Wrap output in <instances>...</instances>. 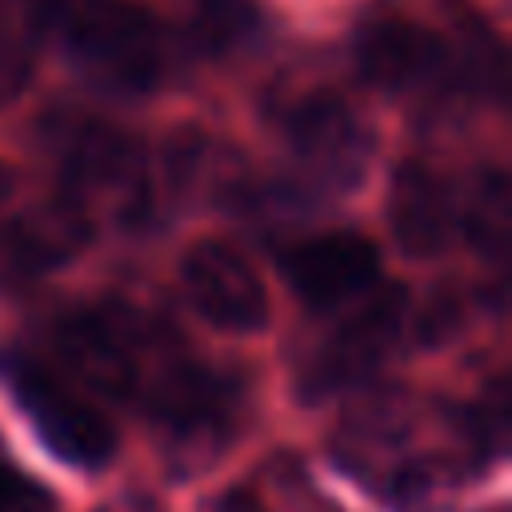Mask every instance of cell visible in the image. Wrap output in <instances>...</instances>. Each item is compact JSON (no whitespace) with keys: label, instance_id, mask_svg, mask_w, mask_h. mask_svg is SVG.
I'll return each mask as SVG.
<instances>
[{"label":"cell","instance_id":"obj_6","mask_svg":"<svg viewBox=\"0 0 512 512\" xmlns=\"http://www.w3.org/2000/svg\"><path fill=\"white\" fill-rule=\"evenodd\" d=\"M180 284L200 320L248 336L268 324V288L256 264L232 240H200L184 252Z\"/></svg>","mask_w":512,"mask_h":512},{"label":"cell","instance_id":"obj_8","mask_svg":"<svg viewBox=\"0 0 512 512\" xmlns=\"http://www.w3.org/2000/svg\"><path fill=\"white\" fill-rule=\"evenodd\" d=\"M408 316H412V308H408L404 292L376 284L364 300L344 308V324L324 340V348H316L308 384L328 392V388H344V384H356L368 372H376L388 360V352L396 348Z\"/></svg>","mask_w":512,"mask_h":512},{"label":"cell","instance_id":"obj_14","mask_svg":"<svg viewBox=\"0 0 512 512\" xmlns=\"http://www.w3.org/2000/svg\"><path fill=\"white\" fill-rule=\"evenodd\" d=\"M460 232L480 248V256L500 260L508 244V180L484 172L468 200H460Z\"/></svg>","mask_w":512,"mask_h":512},{"label":"cell","instance_id":"obj_2","mask_svg":"<svg viewBox=\"0 0 512 512\" xmlns=\"http://www.w3.org/2000/svg\"><path fill=\"white\" fill-rule=\"evenodd\" d=\"M60 376L92 392L96 400H128L144 392L152 372L176 352L164 328L120 304H88L56 324Z\"/></svg>","mask_w":512,"mask_h":512},{"label":"cell","instance_id":"obj_18","mask_svg":"<svg viewBox=\"0 0 512 512\" xmlns=\"http://www.w3.org/2000/svg\"><path fill=\"white\" fill-rule=\"evenodd\" d=\"M12 184H16V176H12V168H8V164H0V204L8 200V192H12Z\"/></svg>","mask_w":512,"mask_h":512},{"label":"cell","instance_id":"obj_4","mask_svg":"<svg viewBox=\"0 0 512 512\" xmlns=\"http://www.w3.org/2000/svg\"><path fill=\"white\" fill-rule=\"evenodd\" d=\"M16 396L36 436L72 468H104L116 456V424L104 404L52 368H28L16 380Z\"/></svg>","mask_w":512,"mask_h":512},{"label":"cell","instance_id":"obj_12","mask_svg":"<svg viewBox=\"0 0 512 512\" xmlns=\"http://www.w3.org/2000/svg\"><path fill=\"white\" fill-rule=\"evenodd\" d=\"M356 64L360 72L388 92H416L444 76L448 68V44L408 20H376L356 40Z\"/></svg>","mask_w":512,"mask_h":512},{"label":"cell","instance_id":"obj_5","mask_svg":"<svg viewBox=\"0 0 512 512\" xmlns=\"http://www.w3.org/2000/svg\"><path fill=\"white\" fill-rule=\"evenodd\" d=\"M56 160L64 172V196L92 212L96 200L132 216L148 204V172L140 148L112 124H64L56 132Z\"/></svg>","mask_w":512,"mask_h":512},{"label":"cell","instance_id":"obj_9","mask_svg":"<svg viewBox=\"0 0 512 512\" xmlns=\"http://www.w3.org/2000/svg\"><path fill=\"white\" fill-rule=\"evenodd\" d=\"M288 144L300 160V168L332 188L352 184L372 152V136L364 128V120L332 92H312L300 104H292L288 120H284Z\"/></svg>","mask_w":512,"mask_h":512},{"label":"cell","instance_id":"obj_17","mask_svg":"<svg viewBox=\"0 0 512 512\" xmlns=\"http://www.w3.org/2000/svg\"><path fill=\"white\" fill-rule=\"evenodd\" d=\"M220 512H260V508H256L248 496H228V500L220 504Z\"/></svg>","mask_w":512,"mask_h":512},{"label":"cell","instance_id":"obj_11","mask_svg":"<svg viewBox=\"0 0 512 512\" xmlns=\"http://www.w3.org/2000/svg\"><path fill=\"white\" fill-rule=\"evenodd\" d=\"M388 220H392L396 244L408 256L432 260L460 236V200L436 168L408 160L392 176Z\"/></svg>","mask_w":512,"mask_h":512},{"label":"cell","instance_id":"obj_15","mask_svg":"<svg viewBox=\"0 0 512 512\" xmlns=\"http://www.w3.org/2000/svg\"><path fill=\"white\" fill-rule=\"evenodd\" d=\"M0 512H52V500L24 472L0 464Z\"/></svg>","mask_w":512,"mask_h":512},{"label":"cell","instance_id":"obj_10","mask_svg":"<svg viewBox=\"0 0 512 512\" xmlns=\"http://www.w3.org/2000/svg\"><path fill=\"white\" fill-rule=\"evenodd\" d=\"M96 216L72 196L44 200L0 224V268L12 276H44L76 260L92 240Z\"/></svg>","mask_w":512,"mask_h":512},{"label":"cell","instance_id":"obj_7","mask_svg":"<svg viewBox=\"0 0 512 512\" xmlns=\"http://www.w3.org/2000/svg\"><path fill=\"white\" fill-rule=\"evenodd\" d=\"M292 292L316 312H344L380 284V248L360 232H316L284 260Z\"/></svg>","mask_w":512,"mask_h":512},{"label":"cell","instance_id":"obj_13","mask_svg":"<svg viewBox=\"0 0 512 512\" xmlns=\"http://www.w3.org/2000/svg\"><path fill=\"white\" fill-rule=\"evenodd\" d=\"M48 12V0H0V104L28 84Z\"/></svg>","mask_w":512,"mask_h":512},{"label":"cell","instance_id":"obj_16","mask_svg":"<svg viewBox=\"0 0 512 512\" xmlns=\"http://www.w3.org/2000/svg\"><path fill=\"white\" fill-rule=\"evenodd\" d=\"M248 24L244 4L240 0H200V28L212 44H228L236 40V32Z\"/></svg>","mask_w":512,"mask_h":512},{"label":"cell","instance_id":"obj_3","mask_svg":"<svg viewBox=\"0 0 512 512\" xmlns=\"http://www.w3.org/2000/svg\"><path fill=\"white\" fill-rule=\"evenodd\" d=\"M140 404L156 424L160 444L192 468L224 452L244 412L236 380H228L220 368L184 356L180 348L152 372L140 392Z\"/></svg>","mask_w":512,"mask_h":512},{"label":"cell","instance_id":"obj_1","mask_svg":"<svg viewBox=\"0 0 512 512\" xmlns=\"http://www.w3.org/2000/svg\"><path fill=\"white\" fill-rule=\"evenodd\" d=\"M60 40L76 68L112 92H148L168 72V40L136 0H56Z\"/></svg>","mask_w":512,"mask_h":512}]
</instances>
